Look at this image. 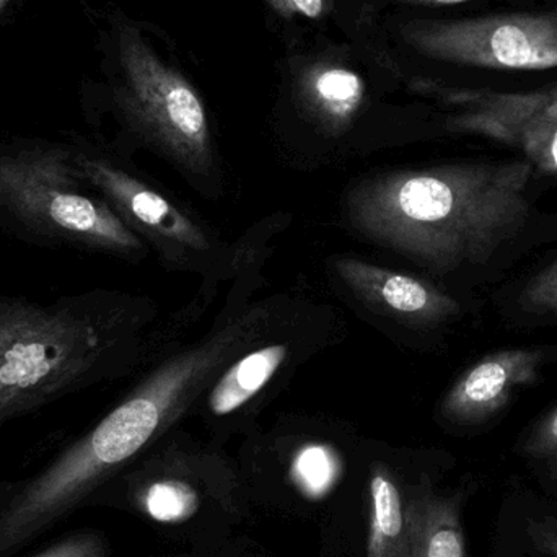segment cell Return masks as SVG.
<instances>
[{
    "mask_svg": "<svg viewBox=\"0 0 557 557\" xmlns=\"http://www.w3.org/2000/svg\"><path fill=\"white\" fill-rule=\"evenodd\" d=\"M530 163L448 165L363 180L347 196L359 234L432 270L483 264L529 215Z\"/></svg>",
    "mask_w": 557,
    "mask_h": 557,
    "instance_id": "1",
    "label": "cell"
},
{
    "mask_svg": "<svg viewBox=\"0 0 557 557\" xmlns=\"http://www.w3.org/2000/svg\"><path fill=\"white\" fill-rule=\"evenodd\" d=\"M225 333L166 363L146 385L33 476L0 484V557L54 529L136 457L237 339Z\"/></svg>",
    "mask_w": 557,
    "mask_h": 557,
    "instance_id": "2",
    "label": "cell"
},
{
    "mask_svg": "<svg viewBox=\"0 0 557 557\" xmlns=\"http://www.w3.org/2000/svg\"><path fill=\"white\" fill-rule=\"evenodd\" d=\"M101 25V71L117 114L183 169L208 173L214 162L211 126L191 82L120 10H108Z\"/></svg>",
    "mask_w": 557,
    "mask_h": 557,
    "instance_id": "3",
    "label": "cell"
},
{
    "mask_svg": "<svg viewBox=\"0 0 557 557\" xmlns=\"http://www.w3.org/2000/svg\"><path fill=\"white\" fill-rule=\"evenodd\" d=\"M107 346L103 321L71 301L0 298V425L77 388Z\"/></svg>",
    "mask_w": 557,
    "mask_h": 557,
    "instance_id": "4",
    "label": "cell"
},
{
    "mask_svg": "<svg viewBox=\"0 0 557 557\" xmlns=\"http://www.w3.org/2000/svg\"><path fill=\"white\" fill-rule=\"evenodd\" d=\"M85 183L71 147L41 140L0 147V209L16 222L52 240L139 251L129 224Z\"/></svg>",
    "mask_w": 557,
    "mask_h": 557,
    "instance_id": "5",
    "label": "cell"
},
{
    "mask_svg": "<svg viewBox=\"0 0 557 557\" xmlns=\"http://www.w3.org/2000/svg\"><path fill=\"white\" fill-rule=\"evenodd\" d=\"M403 41L435 61L499 71L557 67V10L470 20H411Z\"/></svg>",
    "mask_w": 557,
    "mask_h": 557,
    "instance_id": "6",
    "label": "cell"
},
{
    "mask_svg": "<svg viewBox=\"0 0 557 557\" xmlns=\"http://www.w3.org/2000/svg\"><path fill=\"white\" fill-rule=\"evenodd\" d=\"M75 165L82 178L110 202L126 224L129 222L188 250H208V237L199 225L129 173L84 152L75 153Z\"/></svg>",
    "mask_w": 557,
    "mask_h": 557,
    "instance_id": "7",
    "label": "cell"
},
{
    "mask_svg": "<svg viewBox=\"0 0 557 557\" xmlns=\"http://www.w3.org/2000/svg\"><path fill=\"white\" fill-rule=\"evenodd\" d=\"M543 357L540 350L527 349L487 356L455 383L442 406L444 414L465 424L491 418L509 403L517 388L536 382Z\"/></svg>",
    "mask_w": 557,
    "mask_h": 557,
    "instance_id": "8",
    "label": "cell"
},
{
    "mask_svg": "<svg viewBox=\"0 0 557 557\" xmlns=\"http://www.w3.org/2000/svg\"><path fill=\"white\" fill-rule=\"evenodd\" d=\"M334 270L363 300L418 323H438L460 311L450 295L406 274L350 258L337 260Z\"/></svg>",
    "mask_w": 557,
    "mask_h": 557,
    "instance_id": "9",
    "label": "cell"
},
{
    "mask_svg": "<svg viewBox=\"0 0 557 557\" xmlns=\"http://www.w3.org/2000/svg\"><path fill=\"white\" fill-rule=\"evenodd\" d=\"M298 98L305 110L331 134L350 126L366 98V82L347 65L317 61L297 77Z\"/></svg>",
    "mask_w": 557,
    "mask_h": 557,
    "instance_id": "10",
    "label": "cell"
},
{
    "mask_svg": "<svg viewBox=\"0 0 557 557\" xmlns=\"http://www.w3.org/2000/svg\"><path fill=\"white\" fill-rule=\"evenodd\" d=\"M450 100L467 108L448 123L451 129L460 133L471 124L493 121L543 120L557 123V88L529 94L454 91Z\"/></svg>",
    "mask_w": 557,
    "mask_h": 557,
    "instance_id": "11",
    "label": "cell"
},
{
    "mask_svg": "<svg viewBox=\"0 0 557 557\" xmlns=\"http://www.w3.org/2000/svg\"><path fill=\"white\" fill-rule=\"evenodd\" d=\"M411 557H467L458 507L432 494L409 504Z\"/></svg>",
    "mask_w": 557,
    "mask_h": 557,
    "instance_id": "12",
    "label": "cell"
},
{
    "mask_svg": "<svg viewBox=\"0 0 557 557\" xmlns=\"http://www.w3.org/2000/svg\"><path fill=\"white\" fill-rule=\"evenodd\" d=\"M288 356L285 344H271L247 354L219 380L209 396L215 416H228L244 408L271 382Z\"/></svg>",
    "mask_w": 557,
    "mask_h": 557,
    "instance_id": "13",
    "label": "cell"
},
{
    "mask_svg": "<svg viewBox=\"0 0 557 557\" xmlns=\"http://www.w3.org/2000/svg\"><path fill=\"white\" fill-rule=\"evenodd\" d=\"M372 520L367 557H411V517L398 486L385 471L370 481Z\"/></svg>",
    "mask_w": 557,
    "mask_h": 557,
    "instance_id": "14",
    "label": "cell"
},
{
    "mask_svg": "<svg viewBox=\"0 0 557 557\" xmlns=\"http://www.w3.org/2000/svg\"><path fill=\"white\" fill-rule=\"evenodd\" d=\"M139 503L150 519L162 523L185 522L199 509L198 494L183 481H156L140 494Z\"/></svg>",
    "mask_w": 557,
    "mask_h": 557,
    "instance_id": "15",
    "label": "cell"
},
{
    "mask_svg": "<svg viewBox=\"0 0 557 557\" xmlns=\"http://www.w3.org/2000/svg\"><path fill=\"white\" fill-rule=\"evenodd\" d=\"M339 474V461L330 448L310 445L295 457L292 476L307 496H326Z\"/></svg>",
    "mask_w": 557,
    "mask_h": 557,
    "instance_id": "16",
    "label": "cell"
},
{
    "mask_svg": "<svg viewBox=\"0 0 557 557\" xmlns=\"http://www.w3.org/2000/svg\"><path fill=\"white\" fill-rule=\"evenodd\" d=\"M33 557H108V545L100 532L78 530L55 540Z\"/></svg>",
    "mask_w": 557,
    "mask_h": 557,
    "instance_id": "17",
    "label": "cell"
},
{
    "mask_svg": "<svg viewBox=\"0 0 557 557\" xmlns=\"http://www.w3.org/2000/svg\"><path fill=\"white\" fill-rule=\"evenodd\" d=\"M522 305L536 313L557 314V263L532 278L523 290Z\"/></svg>",
    "mask_w": 557,
    "mask_h": 557,
    "instance_id": "18",
    "label": "cell"
},
{
    "mask_svg": "<svg viewBox=\"0 0 557 557\" xmlns=\"http://www.w3.org/2000/svg\"><path fill=\"white\" fill-rule=\"evenodd\" d=\"M525 450L533 458L545 461L557 474V409L533 432L527 442Z\"/></svg>",
    "mask_w": 557,
    "mask_h": 557,
    "instance_id": "19",
    "label": "cell"
},
{
    "mask_svg": "<svg viewBox=\"0 0 557 557\" xmlns=\"http://www.w3.org/2000/svg\"><path fill=\"white\" fill-rule=\"evenodd\" d=\"M264 2L284 18L304 16L308 20H321L333 12V0H264Z\"/></svg>",
    "mask_w": 557,
    "mask_h": 557,
    "instance_id": "20",
    "label": "cell"
},
{
    "mask_svg": "<svg viewBox=\"0 0 557 557\" xmlns=\"http://www.w3.org/2000/svg\"><path fill=\"white\" fill-rule=\"evenodd\" d=\"M532 536L543 552L548 553L552 557H557V523L552 522V520L535 523L532 529Z\"/></svg>",
    "mask_w": 557,
    "mask_h": 557,
    "instance_id": "21",
    "label": "cell"
},
{
    "mask_svg": "<svg viewBox=\"0 0 557 557\" xmlns=\"http://www.w3.org/2000/svg\"><path fill=\"white\" fill-rule=\"evenodd\" d=\"M28 0H0V28L10 25L25 10Z\"/></svg>",
    "mask_w": 557,
    "mask_h": 557,
    "instance_id": "22",
    "label": "cell"
},
{
    "mask_svg": "<svg viewBox=\"0 0 557 557\" xmlns=\"http://www.w3.org/2000/svg\"><path fill=\"white\" fill-rule=\"evenodd\" d=\"M392 2L406 3V5L445 7L460 5V3L471 2V0H392Z\"/></svg>",
    "mask_w": 557,
    "mask_h": 557,
    "instance_id": "23",
    "label": "cell"
}]
</instances>
